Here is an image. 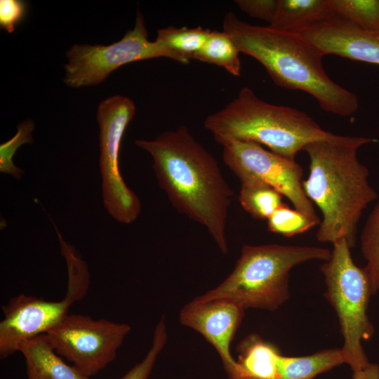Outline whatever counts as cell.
<instances>
[{
  "label": "cell",
  "instance_id": "cell-1",
  "mask_svg": "<svg viewBox=\"0 0 379 379\" xmlns=\"http://www.w3.org/2000/svg\"><path fill=\"white\" fill-rule=\"evenodd\" d=\"M135 144L152 156L159 185L173 206L203 225L227 254L226 224L233 192L215 157L185 126Z\"/></svg>",
  "mask_w": 379,
  "mask_h": 379
},
{
  "label": "cell",
  "instance_id": "cell-2",
  "mask_svg": "<svg viewBox=\"0 0 379 379\" xmlns=\"http://www.w3.org/2000/svg\"><path fill=\"white\" fill-rule=\"evenodd\" d=\"M377 141L332 133L305 147L310 174L302 185L307 197L322 214L317 232L319 241L333 244L344 239L350 248L355 246L362 213L378 197L369 184L367 167L357 158V150Z\"/></svg>",
  "mask_w": 379,
  "mask_h": 379
},
{
  "label": "cell",
  "instance_id": "cell-3",
  "mask_svg": "<svg viewBox=\"0 0 379 379\" xmlns=\"http://www.w3.org/2000/svg\"><path fill=\"white\" fill-rule=\"evenodd\" d=\"M222 30L277 86L310 94L324 111L335 115L349 117L358 109L357 96L329 78L322 63L325 54L301 34L251 25L232 12L225 15Z\"/></svg>",
  "mask_w": 379,
  "mask_h": 379
},
{
  "label": "cell",
  "instance_id": "cell-4",
  "mask_svg": "<svg viewBox=\"0 0 379 379\" xmlns=\"http://www.w3.org/2000/svg\"><path fill=\"white\" fill-rule=\"evenodd\" d=\"M204 126L215 140L252 141L291 160L307 144L332 135L306 113L267 102L248 87L242 88L224 107L208 115Z\"/></svg>",
  "mask_w": 379,
  "mask_h": 379
},
{
  "label": "cell",
  "instance_id": "cell-5",
  "mask_svg": "<svg viewBox=\"0 0 379 379\" xmlns=\"http://www.w3.org/2000/svg\"><path fill=\"white\" fill-rule=\"evenodd\" d=\"M331 251L310 246L244 244L230 275L218 286L196 298L227 299L244 310L274 311L289 298L291 269L312 260L326 261Z\"/></svg>",
  "mask_w": 379,
  "mask_h": 379
},
{
  "label": "cell",
  "instance_id": "cell-6",
  "mask_svg": "<svg viewBox=\"0 0 379 379\" xmlns=\"http://www.w3.org/2000/svg\"><path fill=\"white\" fill-rule=\"evenodd\" d=\"M333 246L329 258L321 266L324 295L338 316L344 340L340 349L353 371L370 362L362 341L371 339L375 332L367 314L372 293L367 275L353 261L346 240L340 239Z\"/></svg>",
  "mask_w": 379,
  "mask_h": 379
},
{
  "label": "cell",
  "instance_id": "cell-7",
  "mask_svg": "<svg viewBox=\"0 0 379 379\" xmlns=\"http://www.w3.org/2000/svg\"><path fill=\"white\" fill-rule=\"evenodd\" d=\"M60 252L67 267L65 296L59 301L19 294L2 307L4 315L0 322V358L4 359L18 352L23 342L46 334L69 314L70 307L87 294L90 274L87 263L74 246L57 232Z\"/></svg>",
  "mask_w": 379,
  "mask_h": 379
},
{
  "label": "cell",
  "instance_id": "cell-8",
  "mask_svg": "<svg viewBox=\"0 0 379 379\" xmlns=\"http://www.w3.org/2000/svg\"><path fill=\"white\" fill-rule=\"evenodd\" d=\"M135 113L133 100L120 95L102 100L97 110L103 204L109 215L124 224L134 222L141 211L140 201L126 185L119 164L122 137Z\"/></svg>",
  "mask_w": 379,
  "mask_h": 379
},
{
  "label": "cell",
  "instance_id": "cell-9",
  "mask_svg": "<svg viewBox=\"0 0 379 379\" xmlns=\"http://www.w3.org/2000/svg\"><path fill=\"white\" fill-rule=\"evenodd\" d=\"M222 147V159L241 183L260 182L285 196L294 208L320 223L312 201L302 188V167L295 161L278 155L262 145L248 140L218 139Z\"/></svg>",
  "mask_w": 379,
  "mask_h": 379
},
{
  "label": "cell",
  "instance_id": "cell-10",
  "mask_svg": "<svg viewBox=\"0 0 379 379\" xmlns=\"http://www.w3.org/2000/svg\"><path fill=\"white\" fill-rule=\"evenodd\" d=\"M130 331L127 324L68 314L46 334L59 355L90 378L115 359Z\"/></svg>",
  "mask_w": 379,
  "mask_h": 379
},
{
  "label": "cell",
  "instance_id": "cell-11",
  "mask_svg": "<svg viewBox=\"0 0 379 379\" xmlns=\"http://www.w3.org/2000/svg\"><path fill=\"white\" fill-rule=\"evenodd\" d=\"M64 82L72 88L97 85L113 71L128 63L157 58L172 60L171 53L155 41L147 39L144 17L137 10L133 29L108 46L75 44L66 53Z\"/></svg>",
  "mask_w": 379,
  "mask_h": 379
},
{
  "label": "cell",
  "instance_id": "cell-12",
  "mask_svg": "<svg viewBox=\"0 0 379 379\" xmlns=\"http://www.w3.org/2000/svg\"><path fill=\"white\" fill-rule=\"evenodd\" d=\"M245 310L227 299L199 300L196 298L180 310V321L201 334L218 352L228 379L238 371L230 344L240 326Z\"/></svg>",
  "mask_w": 379,
  "mask_h": 379
},
{
  "label": "cell",
  "instance_id": "cell-13",
  "mask_svg": "<svg viewBox=\"0 0 379 379\" xmlns=\"http://www.w3.org/2000/svg\"><path fill=\"white\" fill-rule=\"evenodd\" d=\"M298 34L325 55L379 65V32L364 30L335 14Z\"/></svg>",
  "mask_w": 379,
  "mask_h": 379
},
{
  "label": "cell",
  "instance_id": "cell-14",
  "mask_svg": "<svg viewBox=\"0 0 379 379\" xmlns=\"http://www.w3.org/2000/svg\"><path fill=\"white\" fill-rule=\"evenodd\" d=\"M18 352L25 358L28 379H90L59 357L46 334L23 342Z\"/></svg>",
  "mask_w": 379,
  "mask_h": 379
},
{
  "label": "cell",
  "instance_id": "cell-15",
  "mask_svg": "<svg viewBox=\"0 0 379 379\" xmlns=\"http://www.w3.org/2000/svg\"><path fill=\"white\" fill-rule=\"evenodd\" d=\"M237 349L239 368L231 379H281L282 354L274 345L251 334Z\"/></svg>",
  "mask_w": 379,
  "mask_h": 379
},
{
  "label": "cell",
  "instance_id": "cell-16",
  "mask_svg": "<svg viewBox=\"0 0 379 379\" xmlns=\"http://www.w3.org/2000/svg\"><path fill=\"white\" fill-rule=\"evenodd\" d=\"M328 0H279L270 27L298 33L333 15Z\"/></svg>",
  "mask_w": 379,
  "mask_h": 379
},
{
  "label": "cell",
  "instance_id": "cell-17",
  "mask_svg": "<svg viewBox=\"0 0 379 379\" xmlns=\"http://www.w3.org/2000/svg\"><path fill=\"white\" fill-rule=\"evenodd\" d=\"M343 364L345 361L340 348L322 350L301 357L282 355L281 379H313Z\"/></svg>",
  "mask_w": 379,
  "mask_h": 379
},
{
  "label": "cell",
  "instance_id": "cell-18",
  "mask_svg": "<svg viewBox=\"0 0 379 379\" xmlns=\"http://www.w3.org/2000/svg\"><path fill=\"white\" fill-rule=\"evenodd\" d=\"M211 31L199 26H169L158 30L155 41L171 53L172 60L187 65L204 46Z\"/></svg>",
  "mask_w": 379,
  "mask_h": 379
},
{
  "label": "cell",
  "instance_id": "cell-19",
  "mask_svg": "<svg viewBox=\"0 0 379 379\" xmlns=\"http://www.w3.org/2000/svg\"><path fill=\"white\" fill-rule=\"evenodd\" d=\"M240 51L223 30H211L204 46L193 59L223 67L235 77L241 75Z\"/></svg>",
  "mask_w": 379,
  "mask_h": 379
},
{
  "label": "cell",
  "instance_id": "cell-20",
  "mask_svg": "<svg viewBox=\"0 0 379 379\" xmlns=\"http://www.w3.org/2000/svg\"><path fill=\"white\" fill-rule=\"evenodd\" d=\"M239 201L251 216L266 220L284 204L277 190L260 182L241 183Z\"/></svg>",
  "mask_w": 379,
  "mask_h": 379
},
{
  "label": "cell",
  "instance_id": "cell-21",
  "mask_svg": "<svg viewBox=\"0 0 379 379\" xmlns=\"http://www.w3.org/2000/svg\"><path fill=\"white\" fill-rule=\"evenodd\" d=\"M361 251L366 264L364 270L372 295L379 291V199L369 215L360 237Z\"/></svg>",
  "mask_w": 379,
  "mask_h": 379
},
{
  "label": "cell",
  "instance_id": "cell-22",
  "mask_svg": "<svg viewBox=\"0 0 379 379\" xmlns=\"http://www.w3.org/2000/svg\"><path fill=\"white\" fill-rule=\"evenodd\" d=\"M333 13L368 32H379V0H328Z\"/></svg>",
  "mask_w": 379,
  "mask_h": 379
},
{
  "label": "cell",
  "instance_id": "cell-23",
  "mask_svg": "<svg viewBox=\"0 0 379 379\" xmlns=\"http://www.w3.org/2000/svg\"><path fill=\"white\" fill-rule=\"evenodd\" d=\"M268 230L284 237H293L307 232L318 225L301 212L286 204L279 207L267 220Z\"/></svg>",
  "mask_w": 379,
  "mask_h": 379
},
{
  "label": "cell",
  "instance_id": "cell-24",
  "mask_svg": "<svg viewBox=\"0 0 379 379\" xmlns=\"http://www.w3.org/2000/svg\"><path fill=\"white\" fill-rule=\"evenodd\" d=\"M35 125L32 119H26L19 124L15 135L8 141L0 145V172L12 175L20 180L25 171L13 163V157L20 147L32 144V132Z\"/></svg>",
  "mask_w": 379,
  "mask_h": 379
},
{
  "label": "cell",
  "instance_id": "cell-25",
  "mask_svg": "<svg viewBox=\"0 0 379 379\" xmlns=\"http://www.w3.org/2000/svg\"><path fill=\"white\" fill-rule=\"evenodd\" d=\"M167 339L166 326L164 319H161L156 325L152 346L145 358L119 379H148L158 356L166 344Z\"/></svg>",
  "mask_w": 379,
  "mask_h": 379
},
{
  "label": "cell",
  "instance_id": "cell-26",
  "mask_svg": "<svg viewBox=\"0 0 379 379\" xmlns=\"http://www.w3.org/2000/svg\"><path fill=\"white\" fill-rule=\"evenodd\" d=\"M27 11L26 3L21 0L0 1V27L8 33L14 32L15 26L23 20Z\"/></svg>",
  "mask_w": 379,
  "mask_h": 379
},
{
  "label": "cell",
  "instance_id": "cell-27",
  "mask_svg": "<svg viewBox=\"0 0 379 379\" xmlns=\"http://www.w3.org/2000/svg\"><path fill=\"white\" fill-rule=\"evenodd\" d=\"M279 0H236L240 10L249 16L265 20L270 25L275 16Z\"/></svg>",
  "mask_w": 379,
  "mask_h": 379
},
{
  "label": "cell",
  "instance_id": "cell-28",
  "mask_svg": "<svg viewBox=\"0 0 379 379\" xmlns=\"http://www.w3.org/2000/svg\"><path fill=\"white\" fill-rule=\"evenodd\" d=\"M352 379H379V364L369 362L364 368L353 371Z\"/></svg>",
  "mask_w": 379,
  "mask_h": 379
}]
</instances>
